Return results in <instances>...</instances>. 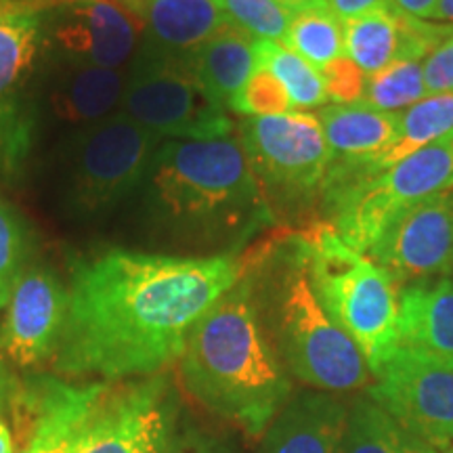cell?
Wrapping results in <instances>:
<instances>
[{"label": "cell", "instance_id": "6da1fadb", "mask_svg": "<svg viewBox=\"0 0 453 453\" xmlns=\"http://www.w3.org/2000/svg\"><path fill=\"white\" fill-rule=\"evenodd\" d=\"M248 269L235 252L179 257L110 250L78 263L55 370L105 380L156 376L180 359L203 315Z\"/></svg>", "mask_w": 453, "mask_h": 453}, {"label": "cell", "instance_id": "7a4b0ae2", "mask_svg": "<svg viewBox=\"0 0 453 453\" xmlns=\"http://www.w3.org/2000/svg\"><path fill=\"white\" fill-rule=\"evenodd\" d=\"M151 235L179 248H231L273 220L235 134L166 139L139 189Z\"/></svg>", "mask_w": 453, "mask_h": 453}, {"label": "cell", "instance_id": "3957f363", "mask_svg": "<svg viewBox=\"0 0 453 453\" xmlns=\"http://www.w3.org/2000/svg\"><path fill=\"white\" fill-rule=\"evenodd\" d=\"M179 372L197 403L252 439L263 437L290 399V378L260 317L250 271L194 326Z\"/></svg>", "mask_w": 453, "mask_h": 453}, {"label": "cell", "instance_id": "277c9868", "mask_svg": "<svg viewBox=\"0 0 453 453\" xmlns=\"http://www.w3.org/2000/svg\"><path fill=\"white\" fill-rule=\"evenodd\" d=\"M248 271L271 342L292 376L324 393L367 388L370 365L317 298L296 237L277 243L254 267L248 263Z\"/></svg>", "mask_w": 453, "mask_h": 453}, {"label": "cell", "instance_id": "5b68a950", "mask_svg": "<svg viewBox=\"0 0 453 453\" xmlns=\"http://www.w3.org/2000/svg\"><path fill=\"white\" fill-rule=\"evenodd\" d=\"M296 240L311 283L332 317L364 353L372 376L399 347L401 286L387 269L349 246L327 220H315Z\"/></svg>", "mask_w": 453, "mask_h": 453}, {"label": "cell", "instance_id": "8992f818", "mask_svg": "<svg viewBox=\"0 0 453 453\" xmlns=\"http://www.w3.org/2000/svg\"><path fill=\"white\" fill-rule=\"evenodd\" d=\"M164 139L122 111L73 130L64 147L59 194L65 212L97 220L137 194Z\"/></svg>", "mask_w": 453, "mask_h": 453}, {"label": "cell", "instance_id": "52a82bcc", "mask_svg": "<svg viewBox=\"0 0 453 453\" xmlns=\"http://www.w3.org/2000/svg\"><path fill=\"white\" fill-rule=\"evenodd\" d=\"M237 139L273 217L303 211L315 196L324 197L334 154L313 113L243 118Z\"/></svg>", "mask_w": 453, "mask_h": 453}, {"label": "cell", "instance_id": "ba28073f", "mask_svg": "<svg viewBox=\"0 0 453 453\" xmlns=\"http://www.w3.org/2000/svg\"><path fill=\"white\" fill-rule=\"evenodd\" d=\"M453 187V130L370 180L326 202L330 223L357 252L367 254L401 214Z\"/></svg>", "mask_w": 453, "mask_h": 453}, {"label": "cell", "instance_id": "9c48e42d", "mask_svg": "<svg viewBox=\"0 0 453 453\" xmlns=\"http://www.w3.org/2000/svg\"><path fill=\"white\" fill-rule=\"evenodd\" d=\"M160 139H219L235 124L206 97L189 57H160L137 50L127 72L120 110Z\"/></svg>", "mask_w": 453, "mask_h": 453}, {"label": "cell", "instance_id": "30bf717a", "mask_svg": "<svg viewBox=\"0 0 453 453\" xmlns=\"http://www.w3.org/2000/svg\"><path fill=\"white\" fill-rule=\"evenodd\" d=\"M42 61L41 9L0 7V177L19 173L36 143Z\"/></svg>", "mask_w": 453, "mask_h": 453}, {"label": "cell", "instance_id": "8fae6325", "mask_svg": "<svg viewBox=\"0 0 453 453\" xmlns=\"http://www.w3.org/2000/svg\"><path fill=\"white\" fill-rule=\"evenodd\" d=\"M41 15L50 65L122 70L139 50L143 26L118 0H59Z\"/></svg>", "mask_w": 453, "mask_h": 453}, {"label": "cell", "instance_id": "7c38bea8", "mask_svg": "<svg viewBox=\"0 0 453 453\" xmlns=\"http://www.w3.org/2000/svg\"><path fill=\"white\" fill-rule=\"evenodd\" d=\"M365 395L434 449L453 445V367L399 344Z\"/></svg>", "mask_w": 453, "mask_h": 453}, {"label": "cell", "instance_id": "4fadbf2b", "mask_svg": "<svg viewBox=\"0 0 453 453\" xmlns=\"http://www.w3.org/2000/svg\"><path fill=\"white\" fill-rule=\"evenodd\" d=\"M367 257L403 283L445 277L453 267V187L401 214Z\"/></svg>", "mask_w": 453, "mask_h": 453}, {"label": "cell", "instance_id": "5bb4252c", "mask_svg": "<svg viewBox=\"0 0 453 453\" xmlns=\"http://www.w3.org/2000/svg\"><path fill=\"white\" fill-rule=\"evenodd\" d=\"M170 424V395L162 376L116 393L107 388L73 453H157Z\"/></svg>", "mask_w": 453, "mask_h": 453}, {"label": "cell", "instance_id": "9a60e30c", "mask_svg": "<svg viewBox=\"0 0 453 453\" xmlns=\"http://www.w3.org/2000/svg\"><path fill=\"white\" fill-rule=\"evenodd\" d=\"M67 313V288L53 271L27 265L11 292L0 327V349L19 367L55 355Z\"/></svg>", "mask_w": 453, "mask_h": 453}, {"label": "cell", "instance_id": "2e32d148", "mask_svg": "<svg viewBox=\"0 0 453 453\" xmlns=\"http://www.w3.org/2000/svg\"><path fill=\"white\" fill-rule=\"evenodd\" d=\"M453 32V26L434 24L380 4L344 19V57L364 73H376L395 61L426 59Z\"/></svg>", "mask_w": 453, "mask_h": 453}, {"label": "cell", "instance_id": "e0dca14e", "mask_svg": "<svg viewBox=\"0 0 453 453\" xmlns=\"http://www.w3.org/2000/svg\"><path fill=\"white\" fill-rule=\"evenodd\" d=\"M105 393V384L73 387L44 378L32 393L36 418L30 434L15 453H73Z\"/></svg>", "mask_w": 453, "mask_h": 453}, {"label": "cell", "instance_id": "ac0fdd59", "mask_svg": "<svg viewBox=\"0 0 453 453\" xmlns=\"http://www.w3.org/2000/svg\"><path fill=\"white\" fill-rule=\"evenodd\" d=\"M347 405L332 393L290 395L260 437L257 453H340Z\"/></svg>", "mask_w": 453, "mask_h": 453}, {"label": "cell", "instance_id": "d6986e66", "mask_svg": "<svg viewBox=\"0 0 453 453\" xmlns=\"http://www.w3.org/2000/svg\"><path fill=\"white\" fill-rule=\"evenodd\" d=\"M143 26L141 53L191 57L226 26L217 0H139L130 11Z\"/></svg>", "mask_w": 453, "mask_h": 453}, {"label": "cell", "instance_id": "ffe728a7", "mask_svg": "<svg viewBox=\"0 0 453 453\" xmlns=\"http://www.w3.org/2000/svg\"><path fill=\"white\" fill-rule=\"evenodd\" d=\"M399 344L453 367L451 277H434L401 288Z\"/></svg>", "mask_w": 453, "mask_h": 453}, {"label": "cell", "instance_id": "44dd1931", "mask_svg": "<svg viewBox=\"0 0 453 453\" xmlns=\"http://www.w3.org/2000/svg\"><path fill=\"white\" fill-rule=\"evenodd\" d=\"M47 105L55 120L70 128H87L120 110L127 72L110 67L50 65Z\"/></svg>", "mask_w": 453, "mask_h": 453}, {"label": "cell", "instance_id": "7402d4cb", "mask_svg": "<svg viewBox=\"0 0 453 453\" xmlns=\"http://www.w3.org/2000/svg\"><path fill=\"white\" fill-rule=\"evenodd\" d=\"M334 160H355L380 154L399 139L401 116L395 111H380L355 101L347 105H326L317 113Z\"/></svg>", "mask_w": 453, "mask_h": 453}, {"label": "cell", "instance_id": "603a6c76", "mask_svg": "<svg viewBox=\"0 0 453 453\" xmlns=\"http://www.w3.org/2000/svg\"><path fill=\"white\" fill-rule=\"evenodd\" d=\"M189 64L206 97L229 111L231 99L257 67L254 38L226 24L189 57Z\"/></svg>", "mask_w": 453, "mask_h": 453}, {"label": "cell", "instance_id": "cb8c5ba5", "mask_svg": "<svg viewBox=\"0 0 453 453\" xmlns=\"http://www.w3.org/2000/svg\"><path fill=\"white\" fill-rule=\"evenodd\" d=\"M340 453H439L426 441L401 426L367 395L347 405Z\"/></svg>", "mask_w": 453, "mask_h": 453}, {"label": "cell", "instance_id": "d4e9b609", "mask_svg": "<svg viewBox=\"0 0 453 453\" xmlns=\"http://www.w3.org/2000/svg\"><path fill=\"white\" fill-rule=\"evenodd\" d=\"M283 47L292 49L315 70H324L338 57H344V21L321 0L303 4L296 9Z\"/></svg>", "mask_w": 453, "mask_h": 453}, {"label": "cell", "instance_id": "484cf974", "mask_svg": "<svg viewBox=\"0 0 453 453\" xmlns=\"http://www.w3.org/2000/svg\"><path fill=\"white\" fill-rule=\"evenodd\" d=\"M254 55H257V65L273 73L286 88L294 111L319 110L330 101L321 72H317L292 49L273 41H254Z\"/></svg>", "mask_w": 453, "mask_h": 453}, {"label": "cell", "instance_id": "4316f807", "mask_svg": "<svg viewBox=\"0 0 453 453\" xmlns=\"http://www.w3.org/2000/svg\"><path fill=\"white\" fill-rule=\"evenodd\" d=\"M428 97L424 84V61H395L365 78L364 99L380 111H396Z\"/></svg>", "mask_w": 453, "mask_h": 453}, {"label": "cell", "instance_id": "83f0119b", "mask_svg": "<svg viewBox=\"0 0 453 453\" xmlns=\"http://www.w3.org/2000/svg\"><path fill=\"white\" fill-rule=\"evenodd\" d=\"M226 24L246 32L254 41L283 44L296 15V7L286 0H217Z\"/></svg>", "mask_w": 453, "mask_h": 453}, {"label": "cell", "instance_id": "f1b7e54d", "mask_svg": "<svg viewBox=\"0 0 453 453\" xmlns=\"http://www.w3.org/2000/svg\"><path fill=\"white\" fill-rule=\"evenodd\" d=\"M30 229L19 212L0 197V311L7 309L15 281L27 267Z\"/></svg>", "mask_w": 453, "mask_h": 453}, {"label": "cell", "instance_id": "f546056e", "mask_svg": "<svg viewBox=\"0 0 453 453\" xmlns=\"http://www.w3.org/2000/svg\"><path fill=\"white\" fill-rule=\"evenodd\" d=\"M229 110L246 118L281 116V113L294 111L292 101L288 97L286 88L281 87V82L277 81L273 73L258 65L254 67L246 84L231 99Z\"/></svg>", "mask_w": 453, "mask_h": 453}, {"label": "cell", "instance_id": "4dcf8cb0", "mask_svg": "<svg viewBox=\"0 0 453 453\" xmlns=\"http://www.w3.org/2000/svg\"><path fill=\"white\" fill-rule=\"evenodd\" d=\"M321 78L327 99L334 101V105H347L364 99L365 76L349 57H338L336 61L327 64L321 70Z\"/></svg>", "mask_w": 453, "mask_h": 453}, {"label": "cell", "instance_id": "1f68e13d", "mask_svg": "<svg viewBox=\"0 0 453 453\" xmlns=\"http://www.w3.org/2000/svg\"><path fill=\"white\" fill-rule=\"evenodd\" d=\"M424 84L428 95L453 93V32L424 61Z\"/></svg>", "mask_w": 453, "mask_h": 453}, {"label": "cell", "instance_id": "d6a6232c", "mask_svg": "<svg viewBox=\"0 0 453 453\" xmlns=\"http://www.w3.org/2000/svg\"><path fill=\"white\" fill-rule=\"evenodd\" d=\"M157 453H229L214 439L203 437L196 430H177L170 424L168 433L164 434Z\"/></svg>", "mask_w": 453, "mask_h": 453}, {"label": "cell", "instance_id": "836d02e7", "mask_svg": "<svg viewBox=\"0 0 453 453\" xmlns=\"http://www.w3.org/2000/svg\"><path fill=\"white\" fill-rule=\"evenodd\" d=\"M321 3H324L327 9H332L334 13L344 21L380 7V4H384V0H321Z\"/></svg>", "mask_w": 453, "mask_h": 453}, {"label": "cell", "instance_id": "e575fe53", "mask_svg": "<svg viewBox=\"0 0 453 453\" xmlns=\"http://www.w3.org/2000/svg\"><path fill=\"white\" fill-rule=\"evenodd\" d=\"M384 4L390 9L399 11V13L418 17V19L430 21L434 9H437L439 0H384Z\"/></svg>", "mask_w": 453, "mask_h": 453}, {"label": "cell", "instance_id": "d590c367", "mask_svg": "<svg viewBox=\"0 0 453 453\" xmlns=\"http://www.w3.org/2000/svg\"><path fill=\"white\" fill-rule=\"evenodd\" d=\"M7 401V396H0V453H15L13 443V433H11L7 420L3 416V403Z\"/></svg>", "mask_w": 453, "mask_h": 453}, {"label": "cell", "instance_id": "8d00e7d4", "mask_svg": "<svg viewBox=\"0 0 453 453\" xmlns=\"http://www.w3.org/2000/svg\"><path fill=\"white\" fill-rule=\"evenodd\" d=\"M430 21H434V24H443V26H453V0H439L437 9H434Z\"/></svg>", "mask_w": 453, "mask_h": 453}, {"label": "cell", "instance_id": "74e56055", "mask_svg": "<svg viewBox=\"0 0 453 453\" xmlns=\"http://www.w3.org/2000/svg\"><path fill=\"white\" fill-rule=\"evenodd\" d=\"M7 395H9V376L3 364H0V396H7Z\"/></svg>", "mask_w": 453, "mask_h": 453}, {"label": "cell", "instance_id": "f35d334b", "mask_svg": "<svg viewBox=\"0 0 453 453\" xmlns=\"http://www.w3.org/2000/svg\"><path fill=\"white\" fill-rule=\"evenodd\" d=\"M118 3H120L122 7H127L128 11H133V9H134V4H137L139 0H118Z\"/></svg>", "mask_w": 453, "mask_h": 453}, {"label": "cell", "instance_id": "ab89813d", "mask_svg": "<svg viewBox=\"0 0 453 453\" xmlns=\"http://www.w3.org/2000/svg\"><path fill=\"white\" fill-rule=\"evenodd\" d=\"M288 4H292V7H303V4H307V3H313V0H286Z\"/></svg>", "mask_w": 453, "mask_h": 453}, {"label": "cell", "instance_id": "60d3db41", "mask_svg": "<svg viewBox=\"0 0 453 453\" xmlns=\"http://www.w3.org/2000/svg\"><path fill=\"white\" fill-rule=\"evenodd\" d=\"M449 453H453V451H449Z\"/></svg>", "mask_w": 453, "mask_h": 453}, {"label": "cell", "instance_id": "b9f144b4", "mask_svg": "<svg viewBox=\"0 0 453 453\" xmlns=\"http://www.w3.org/2000/svg\"><path fill=\"white\" fill-rule=\"evenodd\" d=\"M451 271H453V267H451Z\"/></svg>", "mask_w": 453, "mask_h": 453}]
</instances>
